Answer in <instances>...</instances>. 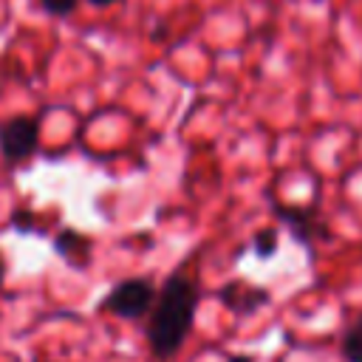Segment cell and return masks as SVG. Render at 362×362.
<instances>
[{
    "label": "cell",
    "instance_id": "obj_1",
    "mask_svg": "<svg viewBox=\"0 0 362 362\" xmlns=\"http://www.w3.org/2000/svg\"><path fill=\"white\" fill-rule=\"evenodd\" d=\"M198 300V283L181 272L170 274L156 291V303L147 314V345L158 362H167L181 351L187 334L192 331Z\"/></svg>",
    "mask_w": 362,
    "mask_h": 362
},
{
    "label": "cell",
    "instance_id": "obj_7",
    "mask_svg": "<svg viewBox=\"0 0 362 362\" xmlns=\"http://www.w3.org/2000/svg\"><path fill=\"white\" fill-rule=\"evenodd\" d=\"M342 356H345V362H362V317L345 331V337H342Z\"/></svg>",
    "mask_w": 362,
    "mask_h": 362
},
{
    "label": "cell",
    "instance_id": "obj_4",
    "mask_svg": "<svg viewBox=\"0 0 362 362\" xmlns=\"http://www.w3.org/2000/svg\"><path fill=\"white\" fill-rule=\"evenodd\" d=\"M40 144V122L31 116H11L0 124V153L6 161L28 158Z\"/></svg>",
    "mask_w": 362,
    "mask_h": 362
},
{
    "label": "cell",
    "instance_id": "obj_6",
    "mask_svg": "<svg viewBox=\"0 0 362 362\" xmlns=\"http://www.w3.org/2000/svg\"><path fill=\"white\" fill-rule=\"evenodd\" d=\"M54 246H57V252H59L68 263H74V266H85L88 257H90V238L82 235V232H76V229H62V232L57 235Z\"/></svg>",
    "mask_w": 362,
    "mask_h": 362
},
{
    "label": "cell",
    "instance_id": "obj_11",
    "mask_svg": "<svg viewBox=\"0 0 362 362\" xmlns=\"http://www.w3.org/2000/svg\"><path fill=\"white\" fill-rule=\"evenodd\" d=\"M90 6H99V8H105V6H113L116 0H88Z\"/></svg>",
    "mask_w": 362,
    "mask_h": 362
},
{
    "label": "cell",
    "instance_id": "obj_9",
    "mask_svg": "<svg viewBox=\"0 0 362 362\" xmlns=\"http://www.w3.org/2000/svg\"><path fill=\"white\" fill-rule=\"evenodd\" d=\"M79 0H40V6L48 11V14H57V17H65L76 8Z\"/></svg>",
    "mask_w": 362,
    "mask_h": 362
},
{
    "label": "cell",
    "instance_id": "obj_5",
    "mask_svg": "<svg viewBox=\"0 0 362 362\" xmlns=\"http://www.w3.org/2000/svg\"><path fill=\"white\" fill-rule=\"evenodd\" d=\"M218 300L226 305V311L243 317V314H255L257 308H263L269 303V291L263 286H249L243 280H235L218 288Z\"/></svg>",
    "mask_w": 362,
    "mask_h": 362
},
{
    "label": "cell",
    "instance_id": "obj_8",
    "mask_svg": "<svg viewBox=\"0 0 362 362\" xmlns=\"http://www.w3.org/2000/svg\"><path fill=\"white\" fill-rule=\"evenodd\" d=\"M252 252L257 257H272L277 252V226H266L260 232H255L252 238Z\"/></svg>",
    "mask_w": 362,
    "mask_h": 362
},
{
    "label": "cell",
    "instance_id": "obj_3",
    "mask_svg": "<svg viewBox=\"0 0 362 362\" xmlns=\"http://www.w3.org/2000/svg\"><path fill=\"white\" fill-rule=\"evenodd\" d=\"M274 215L280 223L288 226L291 238L303 246H314L331 238L328 223L320 218L317 206H297V204H274Z\"/></svg>",
    "mask_w": 362,
    "mask_h": 362
},
{
    "label": "cell",
    "instance_id": "obj_2",
    "mask_svg": "<svg viewBox=\"0 0 362 362\" xmlns=\"http://www.w3.org/2000/svg\"><path fill=\"white\" fill-rule=\"evenodd\" d=\"M153 303H156V286L147 277H127L107 291L102 308L122 320H141L150 314Z\"/></svg>",
    "mask_w": 362,
    "mask_h": 362
},
{
    "label": "cell",
    "instance_id": "obj_10",
    "mask_svg": "<svg viewBox=\"0 0 362 362\" xmlns=\"http://www.w3.org/2000/svg\"><path fill=\"white\" fill-rule=\"evenodd\" d=\"M31 212H25V209H17L14 215H11V226L14 229H20V232H25V229H31Z\"/></svg>",
    "mask_w": 362,
    "mask_h": 362
}]
</instances>
